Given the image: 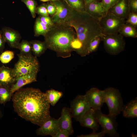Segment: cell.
I'll return each instance as SVG.
<instances>
[{
	"mask_svg": "<svg viewBox=\"0 0 137 137\" xmlns=\"http://www.w3.org/2000/svg\"><path fill=\"white\" fill-rule=\"evenodd\" d=\"M1 30L6 42L12 48L17 49L21 38L20 33L17 30L7 27L3 28Z\"/></svg>",
	"mask_w": 137,
	"mask_h": 137,
	"instance_id": "obj_14",
	"label": "cell"
},
{
	"mask_svg": "<svg viewBox=\"0 0 137 137\" xmlns=\"http://www.w3.org/2000/svg\"><path fill=\"white\" fill-rule=\"evenodd\" d=\"M38 17L42 22L50 27H52L54 24L51 17L49 15H39Z\"/></svg>",
	"mask_w": 137,
	"mask_h": 137,
	"instance_id": "obj_33",
	"label": "cell"
},
{
	"mask_svg": "<svg viewBox=\"0 0 137 137\" xmlns=\"http://www.w3.org/2000/svg\"><path fill=\"white\" fill-rule=\"evenodd\" d=\"M90 108L85 95H78L70 102V112L72 117L77 121Z\"/></svg>",
	"mask_w": 137,
	"mask_h": 137,
	"instance_id": "obj_10",
	"label": "cell"
},
{
	"mask_svg": "<svg viewBox=\"0 0 137 137\" xmlns=\"http://www.w3.org/2000/svg\"><path fill=\"white\" fill-rule=\"evenodd\" d=\"M85 95L90 108L95 111H101L104 103L103 90L93 87L88 90Z\"/></svg>",
	"mask_w": 137,
	"mask_h": 137,
	"instance_id": "obj_11",
	"label": "cell"
},
{
	"mask_svg": "<svg viewBox=\"0 0 137 137\" xmlns=\"http://www.w3.org/2000/svg\"><path fill=\"white\" fill-rule=\"evenodd\" d=\"M47 12L49 15L52 16L55 13L56 8L54 4L50 1L47 2L46 4Z\"/></svg>",
	"mask_w": 137,
	"mask_h": 137,
	"instance_id": "obj_35",
	"label": "cell"
},
{
	"mask_svg": "<svg viewBox=\"0 0 137 137\" xmlns=\"http://www.w3.org/2000/svg\"><path fill=\"white\" fill-rule=\"evenodd\" d=\"M12 101L19 116L40 127L51 117L50 105L45 93L39 89L22 88L13 94Z\"/></svg>",
	"mask_w": 137,
	"mask_h": 137,
	"instance_id": "obj_1",
	"label": "cell"
},
{
	"mask_svg": "<svg viewBox=\"0 0 137 137\" xmlns=\"http://www.w3.org/2000/svg\"><path fill=\"white\" fill-rule=\"evenodd\" d=\"M100 36L103 42L104 49L108 53L116 55L124 50L126 42L124 37L120 33H101Z\"/></svg>",
	"mask_w": 137,
	"mask_h": 137,
	"instance_id": "obj_6",
	"label": "cell"
},
{
	"mask_svg": "<svg viewBox=\"0 0 137 137\" xmlns=\"http://www.w3.org/2000/svg\"><path fill=\"white\" fill-rule=\"evenodd\" d=\"M36 13L39 15H49L47 9L46 4L43 3L37 6Z\"/></svg>",
	"mask_w": 137,
	"mask_h": 137,
	"instance_id": "obj_32",
	"label": "cell"
},
{
	"mask_svg": "<svg viewBox=\"0 0 137 137\" xmlns=\"http://www.w3.org/2000/svg\"><path fill=\"white\" fill-rule=\"evenodd\" d=\"M108 11L125 20L130 12L128 0H119Z\"/></svg>",
	"mask_w": 137,
	"mask_h": 137,
	"instance_id": "obj_16",
	"label": "cell"
},
{
	"mask_svg": "<svg viewBox=\"0 0 137 137\" xmlns=\"http://www.w3.org/2000/svg\"><path fill=\"white\" fill-rule=\"evenodd\" d=\"M104 103L108 106L109 114L116 116L120 114L124 104L119 90L112 87H108L103 90Z\"/></svg>",
	"mask_w": 137,
	"mask_h": 137,
	"instance_id": "obj_5",
	"label": "cell"
},
{
	"mask_svg": "<svg viewBox=\"0 0 137 137\" xmlns=\"http://www.w3.org/2000/svg\"><path fill=\"white\" fill-rule=\"evenodd\" d=\"M51 27L42 22L38 17L37 18L34 26V36L36 37L40 36H44Z\"/></svg>",
	"mask_w": 137,
	"mask_h": 137,
	"instance_id": "obj_22",
	"label": "cell"
},
{
	"mask_svg": "<svg viewBox=\"0 0 137 137\" xmlns=\"http://www.w3.org/2000/svg\"><path fill=\"white\" fill-rule=\"evenodd\" d=\"M21 1L26 5L30 12L32 18L36 16V10L37 7V3L35 0H21Z\"/></svg>",
	"mask_w": 137,
	"mask_h": 137,
	"instance_id": "obj_29",
	"label": "cell"
},
{
	"mask_svg": "<svg viewBox=\"0 0 137 137\" xmlns=\"http://www.w3.org/2000/svg\"><path fill=\"white\" fill-rule=\"evenodd\" d=\"M57 0H50V1L51 2H55Z\"/></svg>",
	"mask_w": 137,
	"mask_h": 137,
	"instance_id": "obj_44",
	"label": "cell"
},
{
	"mask_svg": "<svg viewBox=\"0 0 137 137\" xmlns=\"http://www.w3.org/2000/svg\"><path fill=\"white\" fill-rule=\"evenodd\" d=\"M85 12L99 20L107 14L108 10L103 7L101 2H96L86 4Z\"/></svg>",
	"mask_w": 137,
	"mask_h": 137,
	"instance_id": "obj_18",
	"label": "cell"
},
{
	"mask_svg": "<svg viewBox=\"0 0 137 137\" xmlns=\"http://www.w3.org/2000/svg\"><path fill=\"white\" fill-rule=\"evenodd\" d=\"M17 49H19L21 54L28 55L32 54L31 44L30 42L26 40H23L19 44Z\"/></svg>",
	"mask_w": 137,
	"mask_h": 137,
	"instance_id": "obj_27",
	"label": "cell"
},
{
	"mask_svg": "<svg viewBox=\"0 0 137 137\" xmlns=\"http://www.w3.org/2000/svg\"><path fill=\"white\" fill-rule=\"evenodd\" d=\"M72 118L70 108L65 107H63L61 116L58 118V125L60 130H67L71 135L73 134L74 132L72 125Z\"/></svg>",
	"mask_w": 137,
	"mask_h": 137,
	"instance_id": "obj_15",
	"label": "cell"
},
{
	"mask_svg": "<svg viewBox=\"0 0 137 137\" xmlns=\"http://www.w3.org/2000/svg\"><path fill=\"white\" fill-rule=\"evenodd\" d=\"M74 10L79 12L85 11L86 4L84 0H64Z\"/></svg>",
	"mask_w": 137,
	"mask_h": 137,
	"instance_id": "obj_26",
	"label": "cell"
},
{
	"mask_svg": "<svg viewBox=\"0 0 137 137\" xmlns=\"http://www.w3.org/2000/svg\"><path fill=\"white\" fill-rule=\"evenodd\" d=\"M40 0L44 2H48L50 1V0Z\"/></svg>",
	"mask_w": 137,
	"mask_h": 137,
	"instance_id": "obj_43",
	"label": "cell"
},
{
	"mask_svg": "<svg viewBox=\"0 0 137 137\" xmlns=\"http://www.w3.org/2000/svg\"><path fill=\"white\" fill-rule=\"evenodd\" d=\"M45 93L50 105L52 106H54L63 95L62 92L53 89L47 90Z\"/></svg>",
	"mask_w": 137,
	"mask_h": 137,
	"instance_id": "obj_24",
	"label": "cell"
},
{
	"mask_svg": "<svg viewBox=\"0 0 137 137\" xmlns=\"http://www.w3.org/2000/svg\"><path fill=\"white\" fill-rule=\"evenodd\" d=\"M86 5L88 4L96 2H101V0H84Z\"/></svg>",
	"mask_w": 137,
	"mask_h": 137,
	"instance_id": "obj_40",
	"label": "cell"
},
{
	"mask_svg": "<svg viewBox=\"0 0 137 137\" xmlns=\"http://www.w3.org/2000/svg\"><path fill=\"white\" fill-rule=\"evenodd\" d=\"M12 96L11 87L0 84V104L5 105L10 100Z\"/></svg>",
	"mask_w": 137,
	"mask_h": 137,
	"instance_id": "obj_25",
	"label": "cell"
},
{
	"mask_svg": "<svg viewBox=\"0 0 137 137\" xmlns=\"http://www.w3.org/2000/svg\"><path fill=\"white\" fill-rule=\"evenodd\" d=\"M123 116L125 118H133L137 117V97L131 100L124 105L121 110Z\"/></svg>",
	"mask_w": 137,
	"mask_h": 137,
	"instance_id": "obj_20",
	"label": "cell"
},
{
	"mask_svg": "<svg viewBox=\"0 0 137 137\" xmlns=\"http://www.w3.org/2000/svg\"><path fill=\"white\" fill-rule=\"evenodd\" d=\"M106 134L105 132L102 130L99 133L93 132L92 133L88 134H82L77 136L78 137H102Z\"/></svg>",
	"mask_w": 137,
	"mask_h": 137,
	"instance_id": "obj_36",
	"label": "cell"
},
{
	"mask_svg": "<svg viewBox=\"0 0 137 137\" xmlns=\"http://www.w3.org/2000/svg\"><path fill=\"white\" fill-rule=\"evenodd\" d=\"M95 110L90 108L83 115L79 122L82 126L91 129L93 132L99 129V124L95 115Z\"/></svg>",
	"mask_w": 137,
	"mask_h": 137,
	"instance_id": "obj_13",
	"label": "cell"
},
{
	"mask_svg": "<svg viewBox=\"0 0 137 137\" xmlns=\"http://www.w3.org/2000/svg\"><path fill=\"white\" fill-rule=\"evenodd\" d=\"M52 3L56 8L55 13L51 17L53 22L65 23L71 16L74 10L64 0H57Z\"/></svg>",
	"mask_w": 137,
	"mask_h": 137,
	"instance_id": "obj_9",
	"label": "cell"
},
{
	"mask_svg": "<svg viewBox=\"0 0 137 137\" xmlns=\"http://www.w3.org/2000/svg\"><path fill=\"white\" fill-rule=\"evenodd\" d=\"M125 23L130 24L137 28V13L130 12L125 20Z\"/></svg>",
	"mask_w": 137,
	"mask_h": 137,
	"instance_id": "obj_31",
	"label": "cell"
},
{
	"mask_svg": "<svg viewBox=\"0 0 137 137\" xmlns=\"http://www.w3.org/2000/svg\"><path fill=\"white\" fill-rule=\"evenodd\" d=\"M131 136L132 137H137V135L134 134V133H133L131 134Z\"/></svg>",
	"mask_w": 137,
	"mask_h": 137,
	"instance_id": "obj_41",
	"label": "cell"
},
{
	"mask_svg": "<svg viewBox=\"0 0 137 137\" xmlns=\"http://www.w3.org/2000/svg\"><path fill=\"white\" fill-rule=\"evenodd\" d=\"M16 78L13 68L4 65L0 66V84L11 87L15 82Z\"/></svg>",
	"mask_w": 137,
	"mask_h": 137,
	"instance_id": "obj_19",
	"label": "cell"
},
{
	"mask_svg": "<svg viewBox=\"0 0 137 137\" xmlns=\"http://www.w3.org/2000/svg\"><path fill=\"white\" fill-rule=\"evenodd\" d=\"M118 33L124 37L134 38L137 37L136 28L128 23H125L119 30Z\"/></svg>",
	"mask_w": 137,
	"mask_h": 137,
	"instance_id": "obj_23",
	"label": "cell"
},
{
	"mask_svg": "<svg viewBox=\"0 0 137 137\" xmlns=\"http://www.w3.org/2000/svg\"><path fill=\"white\" fill-rule=\"evenodd\" d=\"M37 74L33 73L16 77L15 82L11 87L12 95L24 86L37 81Z\"/></svg>",
	"mask_w": 137,
	"mask_h": 137,
	"instance_id": "obj_17",
	"label": "cell"
},
{
	"mask_svg": "<svg viewBox=\"0 0 137 137\" xmlns=\"http://www.w3.org/2000/svg\"><path fill=\"white\" fill-rule=\"evenodd\" d=\"M48 49L56 53L58 57H70L73 51L71 46L73 40L77 37L71 26L65 23H55L44 36Z\"/></svg>",
	"mask_w": 137,
	"mask_h": 137,
	"instance_id": "obj_3",
	"label": "cell"
},
{
	"mask_svg": "<svg viewBox=\"0 0 137 137\" xmlns=\"http://www.w3.org/2000/svg\"><path fill=\"white\" fill-rule=\"evenodd\" d=\"M102 33L112 34L118 33L125 23V20L108 11L107 14L99 20Z\"/></svg>",
	"mask_w": 137,
	"mask_h": 137,
	"instance_id": "obj_7",
	"label": "cell"
},
{
	"mask_svg": "<svg viewBox=\"0 0 137 137\" xmlns=\"http://www.w3.org/2000/svg\"><path fill=\"white\" fill-rule=\"evenodd\" d=\"M101 41L100 36H98L95 37L91 41L87 50V55L97 51Z\"/></svg>",
	"mask_w": 137,
	"mask_h": 137,
	"instance_id": "obj_28",
	"label": "cell"
},
{
	"mask_svg": "<svg viewBox=\"0 0 137 137\" xmlns=\"http://www.w3.org/2000/svg\"><path fill=\"white\" fill-rule=\"evenodd\" d=\"M30 42L31 45L32 53L33 56L37 57L44 54L48 49L44 41L32 40Z\"/></svg>",
	"mask_w": 137,
	"mask_h": 137,
	"instance_id": "obj_21",
	"label": "cell"
},
{
	"mask_svg": "<svg viewBox=\"0 0 137 137\" xmlns=\"http://www.w3.org/2000/svg\"><path fill=\"white\" fill-rule=\"evenodd\" d=\"M130 12L137 13V0H128Z\"/></svg>",
	"mask_w": 137,
	"mask_h": 137,
	"instance_id": "obj_37",
	"label": "cell"
},
{
	"mask_svg": "<svg viewBox=\"0 0 137 137\" xmlns=\"http://www.w3.org/2000/svg\"><path fill=\"white\" fill-rule=\"evenodd\" d=\"M71 135L70 132L65 130H60L54 137H68Z\"/></svg>",
	"mask_w": 137,
	"mask_h": 137,
	"instance_id": "obj_38",
	"label": "cell"
},
{
	"mask_svg": "<svg viewBox=\"0 0 137 137\" xmlns=\"http://www.w3.org/2000/svg\"><path fill=\"white\" fill-rule=\"evenodd\" d=\"M6 43L1 30H0V54L3 52Z\"/></svg>",
	"mask_w": 137,
	"mask_h": 137,
	"instance_id": "obj_39",
	"label": "cell"
},
{
	"mask_svg": "<svg viewBox=\"0 0 137 137\" xmlns=\"http://www.w3.org/2000/svg\"><path fill=\"white\" fill-rule=\"evenodd\" d=\"M60 130L58 125V119L50 117L36 130L37 134L54 137Z\"/></svg>",
	"mask_w": 137,
	"mask_h": 137,
	"instance_id": "obj_12",
	"label": "cell"
},
{
	"mask_svg": "<svg viewBox=\"0 0 137 137\" xmlns=\"http://www.w3.org/2000/svg\"><path fill=\"white\" fill-rule=\"evenodd\" d=\"M14 52L12 51L7 50L3 52L0 54V61L3 64L10 62L14 58Z\"/></svg>",
	"mask_w": 137,
	"mask_h": 137,
	"instance_id": "obj_30",
	"label": "cell"
},
{
	"mask_svg": "<svg viewBox=\"0 0 137 137\" xmlns=\"http://www.w3.org/2000/svg\"><path fill=\"white\" fill-rule=\"evenodd\" d=\"M3 114L0 107V119L2 117Z\"/></svg>",
	"mask_w": 137,
	"mask_h": 137,
	"instance_id": "obj_42",
	"label": "cell"
},
{
	"mask_svg": "<svg viewBox=\"0 0 137 137\" xmlns=\"http://www.w3.org/2000/svg\"><path fill=\"white\" fill-rule=\"evenodd\" d=\"M65 23L74 28L77 38L81 44L79 55L82 57L85 56L90 42L102 33L99 20L85 11L80 12L74 10L71 16Z\"/></svg>",
	"mask_w": 137,
	"mask_h": 137,
	"instance_id": "obj_2",
	"label": "cell"
},
{
	"mask_svg": "<svg viewBox=\"0 0 137 137\" xmlns=\"http://www.w3.org/2000/svg\"><path fill=\"white\" fill-rule=\"evenodd\" d=\"M95 115L98 123L102 127V130L110 137H119L117 132L118 124L116 121V116L106 115L101 111L95 110Z\"/></svg>",
	"mask_w": 137,
	"mask_h": 137,
	"instance_id": "obj_8",
	"label": "cell"
},
{
	"mask_svg": "<svg viewBox=\"0 0 137 137\" xmlns=\"http://www.w3.org/2000/svg\"><path fill=\"white\" fill-rule=\"evenodd\" d=\"M119 0H101L103 7L108 10L115 4Z\"/></svg>",
	"mask_w": 137,
	"mask_h": 137,
	"instance_id": "obj_34",
	"label": "cell"
},
{
	"mask_svg": "<svg viewBox=\"0 0 137 137\" xmlns=\"http://www.w3.org/2000/svg\"><path fill=\"white\" fill-rule=\"evenodd\" d=\"M17 55L18 60L13 68L16 78L33 73H38L40 66L37 57L32 54L25 55L20 53Z\"/></svg>",
	"mask_w": 137,
	"mask_h": 137,
	"instance_id": "obj_4",
	"label": "cell"
}]
</instances>
